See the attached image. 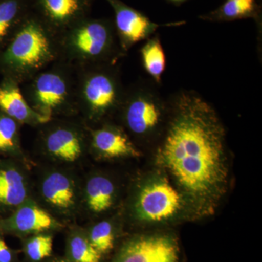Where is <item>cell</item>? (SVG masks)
Instances as JSON below:
<instances>
[{"instance_id": "obj_1", "label": "cell", "mask_w": 262, "mask_h": 262, "mask_svg": "<svg viewBox=\"0 0 262 262\" xmlns=\"http://www.w3.org/2000/svg\"><path fill=\"white\" fill-rule=\"evenodd\" d=\"M173 99L156 162L177 184L192 215L209 216L228 188L225 129L213 106L196 93L183 91Z\"/></svg>"}, {"instance_id": "obj_2", "label": "cell", "mask_w": 262, "mask_h": 262, "mask_svg": "<svg viewBox=\"0 0 262 262\" xmlns=\"http://www.w3.org/2000/svg\"><path fill=\"white\" fill-rule=\"evenodd\" d=\"M59 58L58 38L31 13L0 53V71L22 84Z\"/></svg>"}, {"instance_id": "obj_3", "label": "cell", "mask_w": 262, "mask_h": 262, "mask_svg": "<svg viewBox=\"0 0 262 262\" xmlns=\"http://www.w3.org/2000/svg\"><path fill=\"white\" fill-rule=\"evenodd\" d=\"M57 38L59 60L75 67L115 63L124 55L115 25L106 19L87 17Z\"/></svg>"}, {"instance_id": "obj_4", "label": "cell", "mask_w": 262, "mask_h": 262, "mask_svg": "<svg viewBox=\"0 0 262 262\" xmlns=\"http://www.w3.org/2000/svg\"><path fill=\"white\" fill-rule=\"evenodd\" d=\"M23 84L22 93L31 107L50 119L78 114L77 70L58 60Z\"/></svg>"}, {"instance_id": "obj_5", "label": "cell", "mask_w": 262, "mask_h": 262, "mask_svg": "<svg viewBox=\"0 0 262 262\" xmlns=\"http://www.w3.org/2000/svg\"><path fill=\"white\" fill-rule=\"evenodd\" d=\"M115 63L76 67L78 113L90 123H98L121 104L125 89Z\"/></svg>"}, {"instance_id": "obj_6", "label": "cell", "mask_w": 262, "mask_h": 262, "mask_svg": "<svg viewBox=\"0 0 262 262\" xmlns=\"http://www.w3.org/2000/svg\"><path fill=\"white\" fill-rule=\"evenodd\" d=\"M166 106L154 88L136 84L125 89L118 111L131 134L143 137L150 135L161 125Z\"/></svg>"}, {"instance_id": "obj_7", "label": "cell", "mask_w": 262, "mask_h": 262, "mask_svg": "<svg viewBox=\"0 0 262 262\" xmlns=\"http://www.w3.org/2000/svg\"><path fill=\"white\" fill-rule=\"evenodd\" d=\"M41 133V144L45 152L63 163H76L89 147V132L84 126L69 120L52 119L45 124Z\"/></svg>"}, {"instance_id": "obj_8", "label": "cell", "mask_w": 262, "mask_h": 262, "mask_svg": "<svg viewBox=\"0 0 262 262\" xmlns=\"http://www.w3.org/2000/svg\"><path fill=\"white\" fill-rule=\"evenodd\" d=\"M180 256V246L173 234H139L126 239L111 262H179Z\"/></svg>"}, {"instance_id": "obj_9", "label": "cell", "mask_w": 262, "mask_h": 262, "mask_svg": "<svg viewBox=\"0 0 262 262\" xmlns=\"http://www.w3.org/2000/svg\"><path fill=\"white\" fill-rule=\"evenodd\" d=\"M184 206L182 194L165 179L144 186L135 203L136 215L141 221L161 222L178 214Z\"/></svg>"}, {"instance_id": "obj_10", "label": "cell", "mask_w": 262, "mask_h": 262, "mask_svg": "<svg viewBox=\"0 0 262 262\" xmlns=\"http://www.w3.org/2000/svg\"><path fill=\"white\" fill-rule=\"evenodd\" d=\"M94 0H30L31 10L56 37L89 16Z\"/></svg>"}, {"instance_id": "obj_11", "label": "cell", "mask_w": 262, "mask_h": 262, "mask_svg": "<svg viewBox=\"0 0 262 262\" xmlns=\"http://www.w3.org/2000/svg\"><path fill=\"white\" fill-rule=\"evenodd\" d=\"M61 227L51 213L31 198L15 208L9 216L0 219V232L18 235L45 233Z\"/></svg>"}, {"instance_id": "obj_12", "label": "cell", "mask_w": 262, "mask_h": 262, "mask_svg": "<svg viewBox=\"0 0 262 262\" xmlns=\"http://www.w3.org/2000/svg\"><path fill=\"white\" fill-rule=\"evenodd\" d=\"M42 201L58 214L70 215L78 206L79 192L75 179L63 170H52L39 184Z\"/></svg>"}, {"instance_id": "obj_13", "label": "cell", "mask_w": 262, "mask_h": 262, "mask_svg": "<svg viewBox=\"0 0 262 262\" xmlns=\"http://www.w3.org/2000/svg\"><path fill=\"white\" fill-rule=\"evenodd\" d=\"M106 1L111 5L115 13L114 25L124 53L136 43L147 39L160 27L120 0Z\"/></svg>"}, {"instance_id": "obj_14", "label": "cell", "mask_w": 262, "mask_h": 262, "mask_svg": "<svg viewBox=\"0 0 262 262\" xmlns=\"http://www.w3.org/2000/svg\"><path fill=\"white\" fill-rule=\"evenodd\" d=\"M28 177L16 162L0 159V213L13 212L30 199Z\"/></svg>"}, {"instance_id": "obj_15", "label": "cell", "mask_w": 262, "mask_h": 262, "mask_svg": "<svg viewBox=\"0 0 262 262\" xmlns=\"http://www.w3.org/2000/svg\"><path fill=\"white\" fill-rule=\"evenodd\" d=\"M89 147L100 158H138L141 153L120 127L103 124L89 131Z\"/></svg>"}, {"instance_id": "obj_16", "label": "cell", "mask_w": 262, "mask_h": 262, "mask_svg": "<svg viewBox=\"0 0 262 262\" xmlns=\"http://www.w3.org/2000/svg\"><path fill=\"white\" fill-rule=\"evenodd\" d=\"M20 84L8 78L0 83V112L20 124L42 126L51 119L34 111L27 102Z\"/></svg>"}, {"instance_id": "obj_17", "label": "cell", "mask_w": 262, "mask_h": 262, "mask_svg": "<svg viewBox=\"0 0 262 262\" xmlns=\"http://www.w3.org/2000/svg\"><path fill=\"white\" fill-rule=\"evenodd\" d=\"M31 13L30 0H0V53Z\"/></svg>"}, {"instance_id": "obj_18", "label": "cell", "mask_w": 262, "mask_h": 262, "mask_svg": "<svg viewBox=\"0 0 262 262\" xmlns=\"http://www.w3.org/2000/svg\"><path fill=\"white\" fill-rule=\"evenodd\" d=\"M116 196V189L111 179L102 175H94L86 182L84 201L91 213L100 214L113 207Z\"/></svg>"}, {"instance_id": "obj_19", "label": "cell", "mask_w": 262, "mask_h": 262, "mask_svg": "<svg viewBox=\"0 0 262 262\" xmlns=\"http://www.w3.org/2000/svg\"><path fill=\"white\" fill-rule=\"evenodd\" d=\"M141 58L146 73L160 84L166 67V58L159 37L148 39L141 49Z\"/></svg>"}, {"instance_id": "obj_20", "label": "cell", "mask_w": 262, "mask_h": 262, "mask_svg": "<svg viewBox=\"0 0 262 262\" xmlns=\"http://www.w3.org/2000/svg\"><path fill=\"white\" fill-rule=\"evenodd\" d=\"M20 123L0 112V154L9 156H21L20 136Z\"/></svg>"}, {"instance_id": "obj_21", "label": "cell", "mask_w": 262, "mask_h": 262, "mask_svg": "<svg viewBox=\"0 0 262 262\" xmlns=\"http://www.w3.org/2000/svg\"><path fill=\"white\" fill-rule=\"evenodd\" d=\"M67 252L71 262H101L102 256L90 243L87 234L75 230L70 234Z\"/></svg>"}, {"instance_id": "obj_22", "label": "cell", "mask_w": 262, "mask_h": 262, "mask_svg": "<svg viewBox=\"0 0 262 262\" xmlns=\"http://www.w3.org/2000/svg\"><path fill=\"white\" fill-rule=\"evenodd\" d=\"M86 234L90 243L101 256L107 254L113 249L115 232L111 222L101 221L93 226Z\"/></svg>"}, {"instance_id": "obj_23", "label": "cell", "mask_w": 262, "mask_h": 262, "mask_svg": "<svg viewBox=\"0 0 262 262\" xmlns=\"http://www.w3.org/2000/svg\"><path fill=\"white\" fill-rule=\"evenodd\" d=\"M53 251V237L49 234H34L24 244V252L30 261L39 262L49 257Z\"/></svg>"}, {"instance_id": "obj_24", "label": "cell", "mask_w": 262, "mask_h": 262, "mask_svg": "<svg viewBox=\"0 0 262 262\" xmlns=\"http://www.w3.org/2000/svg\"><path fill=\"white\" fill-rule=\"evenodd\" d=\"M255 0H226L220 8L221 16L224 18L235 19L248 16L254 11Z\"/></svg>"}, {"instance_id": "obj_25", "label": "cell", "mask_w": 262, "mask_h": 262, "mask_svg": "<svg viewBox=\"0 0 262 262\" xmlns=\"http://www.w3.org/2000/svg\"><path fill=\"white\" fill-rule=\"evenodd\" d=\"M14 253L3 239L0 238V262L14 261Z\"/></svg>"}, {"instance_id": "obj_26", "label": "cell", "mask_w": 262, "mask_h": 262, "mask_svg": "<svg viewBox=\"0 0 262 262\" xmlns=\"http://www.w3.org/2000/svg\"><path fill=\"white\" fill-rule=\"evenodd\" d=\"M52 262H68L67 261H65V260H55V261H52Z\"/></svg>"}, {"instance_id": "obj_27", "label": "cell", "mask_w": 262, "mask_h": 262, "mask_svg": "<svg viewBox=\"0 0 262 262\" xmlns=\"http://www.w3.org/2000/svg\"><path fill=\"white\" fill-rule=\"evenodd\" d=\"M170 1L174 2V3H180V2H183L184 0H170Z\"/></svg>"}]
</instances>
